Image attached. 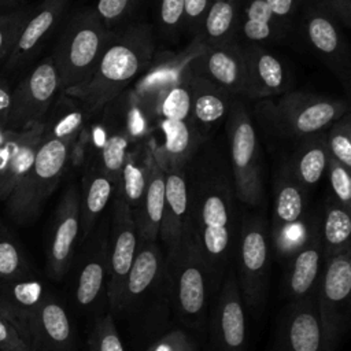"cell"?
<instances>
[{"label":"cell","instance_id":"cell-20","mask_svg":"<svg viewBox=\"0 0 351 351\" xmlns=\"http://www.w3.org/2000/svg\"><path fill=\"white\" fill-rule=\"evenodd\" d=\"M270 351H328L317 314L315 293L282 308Z\"/></svg>","mask_w":351,"mask_h":351},{"label":"cell","instance_id":"cell-27","mask_svg":"<svg viewBox=\"0 0 351 351\" xmlns=\"http://www.w3.org/2000/svg\"><path fill=\"white\" fill-rule=\"evenodd\" d=\"M115 186L110 177L95 163L85 162L80 188V245L88 239L104 210L111 203Z\"/></svg>","mask_w":351,"mask_h":351},{"label":"cell","instance_id":"cell-25","mask_svg":"<svg viewBox=\"0 0 351 351\" xmlns=\"http://www.w3.org/2000/svg\"><path fill=\"white\" fill-rule=\"evenodd\" d=\"M165 174V206L159 229L165 255L177 248L186 228L189 211V184L186 166L162 167Z\"/></svg>","mask_w":351,"mask_h":351},{"label":"cell","instance_id":"cell-32","mask_svg":"<svg viewBox=\"0 0 351 351\" xmlns=\"http://www.w3.org/2000/svg\"><path fill=\"white\" fill-rule=\"evenodd\" d=\"M152 158V147L144 145L130 148L126 154L118 182L115 185L114 196L122 199L132 211L138 207L143 199Z\"/></svg>","mask_w":351,"mask_h":351},{"label":"cell","instance_id":"cell-26","mask_svg":"<svg viewBox=\"0 0 351 351\" xmlns=\"http://www.w3.org/2000/svg\"><path fill=\"white\" fill-rule=\"evenodd\" d=\"M245 66V92L250 99H269L282 95L289 82L282 62L265 45L240 41Z\"/></svg>","mask_w":351,"mask_h":351},{"label":"cell","instance_id":"cell-10","mask_svg":"<svg viewBox=\"0 0 351 351\" xmlns=\"http://www.w3.org/2000/svg\"><path fill=\"white\" fill-rule=\"evenodd\" d=\"M315 306L328 351H336L350 325L351 250L324 259Z\"/></svg>","mask_w":351,"mask_h":351},{"label":"cell","instance_id":"cell-16","mask_svg":"<svg viewBox=\"0 0 351 351\" xmlns=\"http://www.w3.org/2000/svg\"><path fill=\"white\" fill-rule=\"evenodd\" d=\"M108 218V278L106 298L108 311L112 313L133 265L138 237L133 213L122 199L112 196Z\"/></svg>","mask_w":351,"mask_h":351},{"label":"cell","instance_id":"cell-3","mask_svg":"<svg viewBox=\"0 0 351 351\" xmlns=\"http://www.w3.org/2000/svg\"><path fill=\"white\" fill-rule=\"evenodd\" d=\"M170 311L166 284V261L159 241H138L119 302L111 313L126 319L143 336H158L167 329ZM154 339V337H152Z\"/></svg>","mask_w":351,"mask_h":351},{"label":"cell","instance_id":"cell-4","mask_svg":"<svg viewBox=\"0 0 351 351\" xmlns=\"http://www.w3.org/2000/svg\"><path fill=\"white\" fill-rule=\"evenodd\" d=\"M165 261L171 315L180 326L203 341L207 315L215 291L208 270L186 230L177 248L165 255Z\"/></svg>","mask_w":351,"mask_h":351},{"label":"cell","instance_id":"cell-45","mask_svg":"<svg viewBox=\"0 0 351 351\" xmlns=\"http://www.w3.org/2000/svg\"><path fill=\"white\" fill-rule=\"evenodd\" d=\"M213 0H184L182 30L189 32L193 37L199 33L202 22Z\"/></svg>","mask_w":351,"mask_h":351},{"label":"cell","instance_id":"cell-39","mask_svg":"<svg viewBox=\"0 0 351 351\" xmlns=\"http://www.w3.org/2000/svg\"><path fill=\"white\" fill-rule=\"evenodd\" d=\"M145 0H97L93 5L110 30L121 29L132 23V18Z\"/></svg>","mask_w":351,"mask_h":351},{"label":"cell","instance_id":"cell-11","mask_svg":"<svg viewBox=\"0 0 351 351\" xmlns=\"http://www.w3.org/2000/svg\"><path fill=\"white\" fill-rule=\"evenodd\" d=\"M307 191L284 166L277 177L273 196L270 247L280 259L291 258L307 240L314 217L306 215Z\"/></svg>","mask_w":351,"mask_h":351},{"label":"cell","instance_id":"cell-15","mask_svg":"<svg viewBox=\"0 0 351 351\" xmlns=\"http://www.w3.org/2000/svg\"><path fill=\"white\" fill-rule=\"evenodd\" d=\"M108 222L101 217L88 239L81 244L77 261L74 259L71 299L80 311L95 310L106 298L108 278ZM70 267V269H71Z\"/></svg>","mask_w":351,"mask_h":351},{"label":"cell","instance_id":"cell-12","mask_svg":"<svg viewBox=\"0 0 351 351\" xmlns=\"http://www.w3.org/2000/svg\"><path fill=\"white\" fill-rule=\"evenodd\" d=\"M298 21L306 44L348 89L351 55L339 19L321 1L303 0Z\"/></svg>","mask_w":351,"mask_h":351},{"label":"cell","instance_id":"cell-19","mask_svg":"<svg viewBox=\"0 0 351 351\" xmlns=\"http://www.w3.org/2000/svg\"><path fill=\"white\" fill-rule=\"evenodd\" d=\"M23 339L32 351H77V332L70 314L49 291L29 319Z\"/></svg>","mask_w":351,"mask_h":351},{"label":"cell","instance_id":"cell-6","mask_svg":"<svg viewBox=\"0 0 351 351\" xmlns=\"http://www.w3.org/2000/svg\"><path fill=\"white\" fill-rule=\"evenodd\" d=\"M74 143L44 136L30 169L7 197L5 213L18 225L32 223L59 185Z\"/></svg>","mask_w":351,"mask_h":351},{"label":"cell","instance_id":"cell-9","mask_svg":"<svg viewBox=\"0 0 351 351\" xmlns=\"http://www.w3.org/2000/svg\"><path fill=\"white\" fill-rule=\"evenodd\" d=\"M229 170L239 203L258 207L263 200L261 151L255 126L245 106L234 99L226 117Z\"/></svg>","mask_w":351,"mask_h":351},{"label":"cell","instance_id":"cell-37","mask_svg":"<svg viewBox=\"0 0 351 351\" xmlns=\"http://www.w3.org/2000/svg\"><path fill=\"white\" fill-rule=\"evenodd\" d=\"M155 26L162 40H176L182 32L184 0H155Z\"/></svg>","mask_w":351,"mask_h":351},{"label":"cell","instance_id":"cell-8","mask_svg":"<svg viewBox=\"0 0 351 351\" xmlns=\"http://www.w3.org/2000/svg\"><path fill=\"white\" fill-rule=\"evenodd\" d=\"M233 269L245 310L259 313L267 299L270 277L269 223L263 215H241Z\"/></svg>","mask_w":351,"mask_h":351},{"label":"cell","instance_id":"cell-49","mask_svg":"<svg viewBox=\"0 0 351 351\" xmlns=\"http://www.w3.org/2000/svg\"><path fill=\"white\" fill-rule=\"evenodd\" d=\"M22 0H0V14L18 8Z\"/></svg>","mask_w":351,"mask_h":351},{"label":"cell","instance_id":"cell-33","mask_svg":"<svg viewBox=\"0 0 351 351\" xmlns=\"http://www.w3.org/2000/svg\"><path fill=\"white\" fill-rule=\"evenodd\" d=\"M240 10V0H213L196 36L207 47L237 38Z\"/></svg>","mask_w":351,"mask_h":351},{"label":"cell","instance_id":"cell-40","mask_svg":"<svg viewBox=\"0 0 351 351\" xmlns=\"http://www.w3.org/2000/svg\"><path fill=\"white\" fill-rule=\"evenodd\" d=\"M324 138L329 156L351 170V122L348 112L329 126Z\"/></svg>","mask_w":351,"mask_h":351},{"label":"cell","instance_id":"cell-2","mask_svg":"<svg viewBox=\"0 0 351 351\" xmlns=\"http://www.w3.org/2000/svg\"><path fill=\"white\" fill-rule=\"evenodd\" d=\"M154 27L133 22L112 30L90 77L64 93L81 103L86 114H96L115 100L147 69L155 56Z\"/></svg>","mask_w":351,"mask_h":351},{"label":"cell","instance_id":"cell-5","mask_svg":"<svg viewBox=\"0 0 351 351\" xmlns=\"http://www.w3.org/2000/svg\"><path fill=\"white\" fill-rule=\"evenodd\" d=\"M111 33L95 7H85L71 16L51 53L60 92L78 86L90 77Z\"/></svg>","mask_w":351,"mask_h":351},{"label":"cell","instance_id":"cell-7","mask_svg":"<svg viewBox=\"0 0 351 351\" xmlns=\"http://www.w3.org/2000/svg\"><path fill=\"white\" fill-rule=\"evenodd\" d=\"M347 101L304 92H287L277 101H261L256 112L281 137L304 138L319 134L347 114Z\"/></svg>","mask_w":351,"mask_h":351},{"label":"cell","instance_id":"cell-30","mask_svg":"<svg viewBox=\"0 0 351 351\" xmlns=\"http://www.w3.org/2000/svg\"><path fill=\"white\" fill-rule=\"evenodd\" d=\"M154 152V151H152ZM165 206V174L158 159L152 158L149 176L138 207L132 211L138 241H158Z\"/></svg>","mask_w":351,"mask_h":351},{"label":"cell","instance_id":"cell-21","mask_svg":"<svg viewBox=\"0 0 351 351\" xmlns=\"http://www.w3.org/2000/svg\"><path fill=\"white\" fill-rule=\"evenodd\" d=\"M67 5L69 0H43L38 5L32 7L14 49L3 63L1 75L8 78L32 62L41 45L62 21Z\"/></svg>","mask_w":351,"mask_h":351},{"label":"cell","instance_id":"cell-38","mask_svg":"<svg viewBox=\"0 0 351 351\" xmlns=\"http://www.w3.org/2000/svg\"><path fill=\"white\" fill-rule=\"evenodd\" d=\"M86 351H125L115 319L108 310L96 315L86 343Z\"/></svg>","mask_w":351,"mask_h":351},{"label":"cell","instance_id":"cell-28","mask_svg":"<svg viewBox=\"0 0 351 351\" xmlns=\"http://www.w3.org/2000/svg\"><path fill=\"white\" fill-rule=\"evenodd\" d=\"M47 292L44 284L32 276L0 282V311L15 326L22 339L29 319Z\"/></svg>","mask_w":351,"mask_h":351},{"label":"cell","instance_id":"cell-24","mask_svg":"<svg viewBox=\"0 0 351 351\" xmlns=\"http://www.w3.org/2000/svg\"><path fill=\"white\" fill-rule=\"evenodd\" d=\"M289 259L282 285L287 300L298 302L311 298L315 293L324 265L319 218H313L307 240Z\"/></svg>","mask_w":351,"mask_h":351},{"label":"cell","instance_id":"cell-1","mask_svg":"<svg viewBox=\"0 0 351 351\" xmlns=\"http://www.w3.org/2000/svg\"><path fill=\"white\" fill-rule=\"evenodd\" d=\"M189 211L185 230L191 234L217 292L233 265L241 214L229 166L221 156L195 158L186 166Z\"/></svg>","mask_w":351,"mask_h":351},{"label":"cell","instance_id":"cell-13","mask_svg":"<svg viewBox=\"0 0 351 351\" xmlns=\"http://www.w3.org/2000/svg\"><path fill=\"white\" fill-rule=\"evenodd\" d=\"M203 341L202 351H247L245 307L233 265L225 271L211 300Z\"/></svg>","mask_w":351,"mask_h":351},{"label":"cell","instance_id":"cell-31","mask_svg":"<svg viewBox=\"0 0 351 351\" xmlns=\"http://www.w3.org/2000/svg\"><path fill=\"white\" fill-rule=\"evenodd\" d=\"M329 158L324 136L314 134L299 140L285 166L307 191L321 181L326 171Z\"/></svg>","mask_w":351,"mask_h":351},{"label":"cell","instance_id":"cell-42","mask_svg":"<svg viewBox=\"0 0 351 351\" xmlns=\"http://www.w3.org/2000/svg\"><path fill=\"white\" fill-rule=\"evenodd\" d=\"M144 351H202L199 340L182 326H173L155 336Z\"/></svg>","mask_w":351,"mask_h":351},{"label":"cell","instance_id":"cell-41","mask_svg":"<svg viewBox=\"0 0 351 351\" xmlns=\"http://www.w3.org/2000/svg\"><path fill=\"white\" fill-rule=\"evenodd\" d=\"M30 11L32 7H18L0 14V64L7 60L8 55L14 49Z\"/></svg>","mask_w":351,"mask_h":351},{"label":"cell","instance_id":"cell-44","mask_svg":"<svg viewBox=\"0 0 351 351\" xmlns=\"http://www.w3.org/2000/svg\"><path fill=\"white\" fill-rule=\"evenodd\" d=\"M262 1L270 10L278 29L285 37L299 16L303 0H262Z\"/></svg>","mask_w":351,"mask_h":351},{"label":"cell","instance_id":"cell-22","mask_svg":"<svg viewBox=\"0 0 351 351\" xmlns=\"http://www.w3.org/2000/svg\"><path fill=\"white\" fill-rule=\"evenodd\" d=\"M189 73L203 77L232 96H244L245 92V66L239 38L219 45L204 47L191 66Z\"/></svg>","mask_w":351,"mask_h":351},{"label":"cell","instance_id":"cell-47","mask_svg":"<svg viewBox=\"0 0 351 351\" xmlns=\"http://www.w3.org/2000/svg\"><path fill=\"white\" fill-rule=\"evenodd\" d=\"M12 104V88L10 80L0 74V129L7 130Z\"/></svg>","mask_w":351,"mask_h":351},{"label":"cell","instance_id":"cell-34","mask_svg":"<svg viewBox=\"0 0 351 351\" xmlns=\"http://www.w3.org/2000/svg\"><path fill=\"white\" fill-rule=\"evenodd\" d=\"M324 259L351 250V211L343 207L332 196L324 204L319 219Z\"/></svg>","mask_w":351,"mask_h":351},{"label":"cell","instance_id":"cell-29","mask_svg":"<svg viewBox=\"0 0 351 351\" xmlns=\"http://www.w3.org/2000/svg\"><path fill=\"white\" fill-rule=\"evenodd\" d=\"M188 86L191 95V118L200 132L207 136L211 128L228 117L234 96L214 82L193 74H189Z\"/></svg>","mask_w":351,"mask_h":351},{"label":"cell","instance_id":"cell-48","mask_svg":"<svg viewBox=\"0 0 351 351\" xmlns=\"http://www.w3.org/2000/svg\"><path fill=\"white\" fill-rule=\"evenodd\" d=\"M321 1L346 27L351 25V0H318Z\"/></svg>","mask_w":351,"mask_h":351},{"label":"cell","instance_id":"cell-46","mask_svg":"<svg viewBox=\"0 0 351 351\" xmlns=\"http://www.w3.org/2000/svg\"><path fill=\"white\" fill-rule=\"evenodd\" d=\"M0 351H32L15 326L0 311Z\"/></svg>","mask_w":351,"mask_h":351},{"label":"cell","instance_id":"cell-18","mask_svg":"<svg viewBox=\"0 0 351 351\" xmlns=\"http://www.w3.org/2000/svg\"><path fill=\"white\" fill-rule=\"evenodd\" d=\"M80 188L74 184L62 195L47 244L45 269L49 278L60 281L69 274L80 245Z\"/></svg>","mask_w":351,"mask_h":351},{"label":"cell","instance_id":"cell-35","mask_svg":"<svg viewBox=\"0 0 351 351\" xmlns=\"http://www.w3.org/2000/svg\"><path fill=\"white\" fill-rule=\"evenodd\" d=\"M85 115L80 101L60 93L44 121V136L74 143L85 126Z\"/></svg>","mask_w":351,"mask_h":351},{"label":"cell","instance_id":"cell-23","mask_svg":"<svg viewBox=\"0 0 351 351\" xmlns=\"http://www.w3.org/2000/svg\"><path fill=\"white\" fill-rule=\"evenodd\" d=\"M43 138L44 123L27 130H4L0 140V200H7L30 169Z\"/></svg>","mask_w":351,"mask_h":351},{"label":"cell","instance_id":"cell-17","mask_svg":"<svg viewBox=\"0 0 351 351\" xmlns=\"http://www.w3.org/2000/svg\"><path fill=\"white\" fill-rule=\"evenodd\" d=\"M204 47L206 44L195 36L189 45L178 53H155L151 63L136 80L129 97L156 117V104L160 96L189 75L192 60L200 55Z\"/></svg>","mask_w":351,"mask_h":351},{"label":"cell","instance_id":"cell-36","mask_svg":"<svg viewBox=\"0 0 351 351\" xmlns=\"http://www.w3.org/2000/svg\"><path fill=\"white\" fill-rule=\"evenodd\" d=\"M27 255L8 226L0 221V282L30 277Z\"/></svg>","mask_w":351,"mask_h":351},{"label":"cell","instance_id":"cell-43","mask_svg":"<svg viewBox=\"0 0 351 351\" xmlns=\"http://www.w3.org/2000/svg\"><path fill=\"white\" fill-rule=\"evenodd\" d=\"M328 178L332 189V197L343 207L351 211V174L350 169L344 167L337 160L329 158L328 162Z\"/></svg>","mask_w":351,"mask_h":351},{"label":"cell","instance_id":"cell-14","mask_svg":"<svg viewBox=\"0 0 351 351\" xmlns=\"http://www.w3.org/2000/svg\"><path fill=\"white\" fill-rule=\"evenodd\" d=\"M59 93V75L48 55L26 71L12 89L7 129L27 130L43 125Z\"/></svg>","mask_w":351,"mask_h":351}]
</instances>
